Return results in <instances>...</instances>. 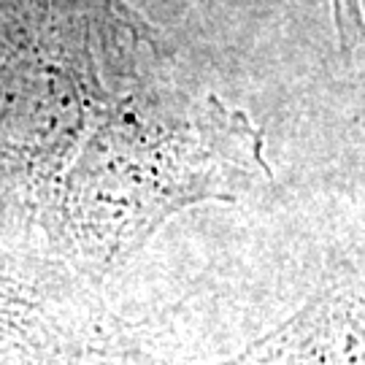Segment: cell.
I'll return each mask as SVG.
<instances>
[{"mask_svg": "<svg viewBox=\"0 0 365 365\" xmlns=\"http://www.w3.org/2000/svg\"><path fill=\"white\" fill-rule=\"evenodd\" d=\"M217 365H365V260L346 262L298 312Z\"/></svg>", "mask_w": 365, "mask_h": 365, "instance_id": "2", "label": "cell"}, {"mask_svg": "<svg viewBox=\"0 0 365 365\" xmlns=\"http://www.w3.org/2000/svg\"><path fill=\"white\" fill-rule=\"evenodd\" d=\"M333 11V27L344 57L365 49V11L363 0H330Z\"/></svg>", "mask_w": 365, "mask_h": 365, "instance_id": "3", "label": "cell"}, {"mask_svg": "<svg viewBox=\"0 0 365 365\" xmlns=\"http://www.w3.org/2000/svg\"><path fill=\"white\" fill-rule=\"evenodd\" d=\"M274 184L265 133L220 95L141 84L114 103L52 192L63 244L101 268L133 257L179 211Z\"/></svg>", "mask_w": 365, "mask_h": 365, "instance_id": "1", "label": "cell"}, {"mask_svg": "<svg viewBox=\"0 0 365 365\" xmlns=\"http://www.w3.org/2000/svg\"><path fill=\"white\" fill-rule=\"evenodd\" d=\"M92 365H149L144 363V360H133V357H128V354H119V357H103V360H98V363H92Z\"/></svg>", "mask_w": 365, "mask_h": 365, "instance_id": "4", "label": "cell"}]
</instances>
